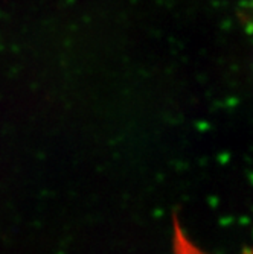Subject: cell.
I'll use <instances>...</instances> for the list:
<instances>
[{
  "label": "cell",
  "instance_id": "obj_1",
  "mask_svg": "<svg viewBox=\"0 0 253 254\" xmlns=\"http://www.w3.org/2000/svg\"><path fill=\"white\" fill-rule=\"evenodd\" d=\"M172 248H174V254H209L203 251L200 247H197L189 236L186 235V232L183 230L181 222L174 218L172 219ZM244 254H250L249 251H246Z\"/></svg>",
  "mask_w": 253,
  "mask_h": 254
}]
</instances>
